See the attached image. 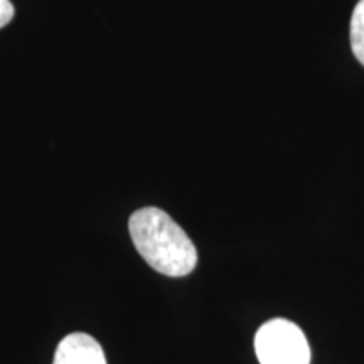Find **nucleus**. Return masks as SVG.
Returning a JSON list of instances; mask_svg holds the SVG:
<instances>
[{"instance_id": "5", "label": "nucleus", "mask_w": 364, "mask_h": 364, "mask_svg": "<svg viewBox=\"0 0 364 364\" xmlns=\"http://www.w3.org/2000/svg\"><path fill=\"white\" fill-rule=\"evenodd\" d=\"M14 19V6L11 0H0V29Z\"/></svg>"}, {"instance_id": "4", "label": "nucleus", "mask_w": 364, "mask_h": 364, "mask_svg": "<svg viewBox=\"0 0 364 364\" xmlns=\"http://www.w3.org/2000/svg\"><path fill=\"white\" fill-rule=\"evenodd\" d=\"M351 46L354 56L364 66V0H359L351 17Z\"/></svg>"}, {"instance_id": "1", "label": "nucleus", "mask_w": 364, "mask_h": 364, "mask_svg": "<svg viewBox=\"0 0 364 364\" xmlns=\"http://www.w3.org/2000/svg\"><path fill=\"white\" fill-rule=\"evenodd\" d=\"M140 257L167 277H186L198 265V250L182 228L159 208H142L129 220Z\"/></svg>"}, {"instance_id": "3", "label": "nucleus", "mask_w": 364, "mask_h": 364, "mask_svg": "<svg viewBox=\"0 0 364 364\" xmlns=\"http://www.w3.org/2000/svg\"><path fill=\"white\" fill-rule=\"evenodd\" d=\"M53 364H107L103 348L85 332H73L58 344Z\"/></svg>"}, {"instance_id": "2", "label": "nucleus", "mask_w": 364, "mask_h": 364, "mask_svg": "<svg viewBox=\"0 0 364 364\" xmlns=\"http://www.w3.org/2000/svg\"><path fill=\"white\" fill-rule=\"evenodd\" d=\"M260 364H311V348L302 329L287 318H272L255 336Z\"/></svg>"}]
</instances>
